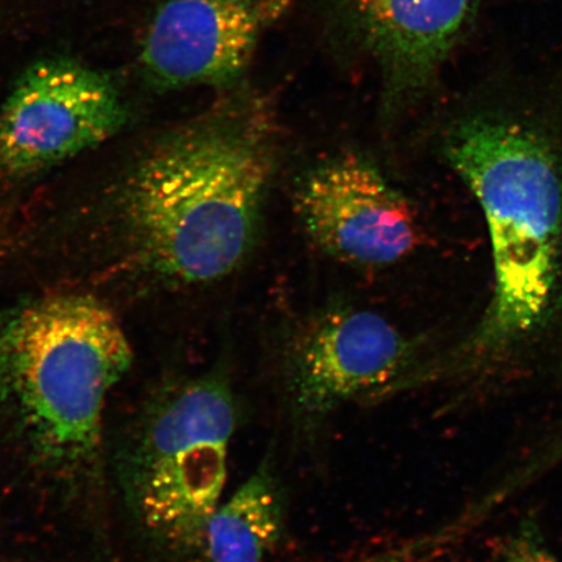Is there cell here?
Returning <instances> with one entry per match:
<instances>
[{
  "mask_svg": "<svg viewBox=\"0 0 562 562\" xmlns=\"http://www.w3.org/2000/svg\"><path fill=\"white\" fill-rule=\"evenodd\" d=\"M536 460L539 467L548 470L562 461V426L554 432L552 439L547 440L536 451Z\"/></svg>",
  "mask_w": 562,
  "mask_h": 562,
  "instance_id": "12",
  "label": "cell"
},
{
  "mask_svg": "<svg viewBox=\"0 0 562 562\" xmlns=\"http://www.w3.org/2000/svg\"><path fill=\"white\" fill-rule=\"evenodd\" d=\"M285 525V502L270 456L209 519L201 546L205 562H265Z\"/></svg>",
  "mask_w": 562,
  "mask_h": 562,
  "instance_id": "10",
  "label": "cell"
},
{
  "mask_svg": "<svg viewBox=\"0 0 562 562\" xmlns=\"http://www.w3.org/2000/svg\"><path fill=\"white\" fill-rule=\"evenodd\" d=\"M417 346L381 314L337 304L308 315L281 355V384L293 425L313 434L350 403L422 382Z\"/></svg>",
  "mask_w": 562,
  "mask_h": 562,
  "instance_id": "5",
  "label": "cell"
},
{
  "mask_svg": "<svg viewBox=\"0 0 562 562\" xmlns=\"http://www.w3.org/2000/svg\"><path fill=\"white\" fill-rule=\"evenodd\" d=\"M132 361L121 323L93 297L58 294L0 312V409L53 465L94 461L105 398Z\"/></svg>",
  "mask_w": 562,
  "mask_h": 562,
  "instance_id": "3",
  "label": "cell"
},
{
  "mask_svg": "<svg viewBox=\"0 0 562 562\" xmlns=\"http://www.w3.org/2000/svg\"><path fill=\"white\" fill-rule=\"evenodd\" d=\"M267 0H156L139 50L159 90L223 91L244 80L266 26Z\"/></svg>",
  "mask_w": 562,
  "mask_h": 562,
  "instance_id": "9",
  "label": "cell"
},
{
  "mask_svg": "<svg viewBox=\"0 0 562 562\" xmlns=\"http://www.w3.org/2000/svg\"><path fill=\"white\" fill-rule=\"evenodd\" d=\"M446 157L487 222L494 294L453 355L457 371L501 360L550 318L562 284V170L542 133L482 112L448 132Z\"/></svg>",
  "mask_w": 562,
  "mask_h": 562,
  "instance_id": "2",
  "label": "cell"
},
{
  "mask_svg": "<svg viewBox=\"0 0 562 562\" xmlns=\"http://www.w3.org/2000/svg\"><path fill=\"white\" fill-rule=\"evenodd\" d=\"M238 417L222 367L168 386L145 416L128 463L131 498L145 529L175 552L201 550L226 490Z\"/></svg>",
  "mask_w": 562,
  "mask_h": 562,
  "instance_id": "4",
  "label": "cell"
},
{
  "mask_svg": "<svg viewBox=\"0 0 562 562\" xmlns=\"http://www.w3.org/2000/svg\"><path fill=\"white\" fill-rule=\"evenodd\" d=\"M293 207L322 251L356 269L403 261L420 240L411 203L361 153L342 151L308 168L294 187Z\"/></svg>",
  "mask_w": 562,
  "mask_h": 562,
  "instance_id": "7",
  "label": "cell"
},
{
  "mask_svg": "<svg viewBox=\"0 0 562 562\" xmlns=\"http://www.w3.org/2000/svg\"><path fill=\"white\" fill-rule=\"evenodd\" d=\"M487 0H334V34L374 63L384 121L425 98Z\"/></svg>",
  "mask_w": 562,
  "mask_h": 562,
  "instance_id": "8",
  "label": "cell"
},
{
  "mask_svg": "<svg viewBox=\"0 0 562 562\" xmlns=\"http://www.w3.org/2000/svg\"><path fill=\"white\" fill-rule=\"evenodd\" d=\"M497 562H562L547 547L542 530L532 517L524 518L504 543Z\"/></svg>",
  "mask_w": 562,
  "mask_h": 562,
  "instance_id": "11",
  "label": "cell"
},
{
  "mask_svg": "<svg viewBox=\"0 0 562 562\" xmlns=\"http://www.w3.org/2000/svg\"><path fill=\"white\" fill-rule=\"evenodd\" d=\"M279 159L269 98L245 86L166 133L140 157L122 194L133 257L167 285L214 283L261 236Z\"/></svg>",
  "mask_w": 562,
  "mask_h": 562,
  "instance_id": "1",
  "label": "cell"
},
{
  "mask_svg": "<svg viewBox=\"0 0 562 562\" xmlns=\"http://www.w3.org/2000/svg\"><path fill=\"white\" fill-rule=\"evenodd\" d=\"M109 76L58 58L35 63L0 112V172L24 178L104 143L126 122Z\"/></svg>",
  "mask_w": 562,
  "mask_h": 562,
  "instance_id": "6",
  "label": "cell"
}]
</instances>
